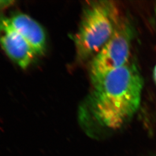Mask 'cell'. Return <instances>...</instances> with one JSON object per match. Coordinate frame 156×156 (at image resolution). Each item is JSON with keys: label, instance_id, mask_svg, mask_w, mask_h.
Returning <instances> with one entry per match:
<instances>
[{"label": "cell", "instance_id": "2", "mask_svg": "<svg viewBox=\"0 0 156 156\" xmlns=\"http://www.w3.org/2000/svg\"><path fill=\"white\" fill-rule=\"evenodd\" d=\"M120 22L119 9L113 1L89 2L74 37L78 59L93 58L111 38Z\"/></svg>", "mask_w": 156, "mask_h": 156}, {"label": "cell", "instance_id": "5", "mask_svg": "<svg viewBox=\"0 0 156 156\" xmlns=\"http://www.w3.org/2000/svg\"><path fill=\"white\" fill-rule=\"evenodd\" d=\"M9 18L12 25L28 42L35 54L42 55L46 47V36L39 23L28 15L20 12Z\"/></svg>", "mask_w": 156, "mask_h": 156}, {"label": "cell", "instance_id": "3", "mask_svg": "<svg viewBox=\"0 0 156 156\" xmlns=\"http://www.w3.org/2000/svg\"><path fill=\"white\" fill-rule=\"evenodd\" d=\"M132 37L130 26L121 21L111 38L91 61L89 74L91 83L129 61Z\"/></svg>", "mask_w": 156, "mask_h": 156}, {"label": "cell", "instance_id": "1", "mask_svg": "<svg viewBox=\"0 0 156 156\" xmlns=\"http://www.w3.org/2000/svg\"><path fill=\"white\" fill-rule=\"evenodd\" d=\"M143 78L136 65L129 62L92 83L79 106L80 126L90 136L123 128L140 108Z\"/></svg>", "mask_w": 156, "mask_h": 156}, {"label": "cell", "instance_id": "6", "mask_svg": "<svg viewBox=\"0 0 156 156\" xmlns=\"http://www.w3.org/2000/svg\"><path fill=\"white\" fill-rule=\"evenodd\" d=\"M13 2L12 1H1L0 0V9L4 8L7 6L10 5Z\"/></svg>", "mask_w": 156, "mask_h": 156}, {"label": "cell", "instance_id": "4", "mask_svg": "<svg viewBox=\"0 0 156 156\" xmlns=\"http://www.w3.org/2000/svg\"><path fill=\"white\" fill-rule=\"evenodd\" d=\"M0 44L6 54L17 65L26 68L37 55L22 35L12 25L9 18L0 16Z\"/></svg>", "mask_w": 156, "mask_h": 156}, {"label": "cell", "instance_id": "7", "mask_svg": "<svg viewBox=\"0 0 156 156\" xmlns=\"http://www.w3.org/2000/svg\"><path fill=\"white\" fill-rule=\"evenodd\" d=\"M154 80L156 83V66L154 68Z\"/></svg>", "mask_w": 156, "mask_h": 156}]
</instances>
